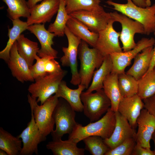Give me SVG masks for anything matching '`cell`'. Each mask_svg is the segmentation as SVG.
<instances>
[{
    "instance_id": "obj_1",
    "label": "cell",
    "mask_w": 155,
    "mask_h": 155,
    "mask_svg": "<svg viewBox=\"0 0 155 155\" xmlns=\"http://www.w3.org/2000/svg\"><path fill=\"white\" fill-rule=\"evenodd\" d=\"M116 123L115 112L110 107L102 117L95 122H90L85 126L78 123L69 134L68 139L78 144L91 136H99L103 139L109 138L113 132Z\"/></svg>"
},
{
    "instance_id": "obj_2",
    "label": "cell",
    "mask_w": 155,
    "mask_h": 155,
    "mask_svg": "<svg viewBox=\"0 0 155 155\" xmlns=\"http://www.w3.org/2000/svg\"><path fill=\"white\" fill-rule=\"evenodd\" d=\"M127 3L121 4L111 0L106 1L113 9L142 25L145 34L148 35L155 30V3L144 8L135 4L132 0H126Z\"/></svg>"
},
{
    "instance_id": "obj_3",
    "label": "cell",
    "mask_w": 155,
    "mask_h": 155,
    "mask_svg": "<svg viewBox=\"0 0 155 155\" xmlns=\"http://www.w3.org/2000/svg\"><path fill=\"white\" fill-rule=\"evenodd\" d=\"M88 44L82 40L78 49V55L80 62L79 71L80 84L86 89L89 87L96 69L102 65L105 57L96 48H90Z\"/></svg>"
},
{
    "instance_id": "obj_4",
    "label": "cell",
    "mask_w": 155,
    "mask_h": 155,
    "mask_svg": "<svg viewBox=\"0 0 155 155\" xmlns=\"http://www.w3.org/2000/svg\"><path fill=\"white\" fill-rule=\"evenodd\" d=\"M28 98L36 124L41 133L46 137L54 130L53 113L59 98L55 94L52 96L40 105L38 104L36 99L32 98L29 94Z\"/></svg>"
},
{
    "instance_id": "obj_5",
    "label": "cell",
    "mask_w": 155,
    "mask_h": 155,
    "mask_svg": "<svg viewBox=\"0 0 155 155\" xmlns=\"http://www.w3.org/2000/svg\"><path fill=\"white\" fill-rule=\"evenodd\" d=\"M67 71H61L39 77L35 82L29 85L28 90L33 98L37 99L38 103L42 104L57 91L59 84L66 75Z\"/></svg>"
},
{
    "instance_id": "obj_6",
    "label": "cell",
    "mask_w": 155,
    "mask_h": 155,
    "mask_svg": "<svg viewBox=\"0 0 155 155\" xmlns=\"http://www.w3.org/2000/svg\"><path fill=\"white\" fill-rule=\"evenodd\" d=\"M59 98L53 113L56 128L51 133L53 140L70 134L78 123L75 120V111L65 100Z\"/></svg>"
},
{
    "instance_id": "obj_7",
    "label": "cell",
    "mask_w": 155,
    "mask_h": 155,
    "mask_svg": "<svg viewBox=\"0 0 155 155\" xmlns=\"http://www.w3.org/2000/svg\"><path fill=\"white\" fill-rule=\"evenodd\" d=\"M96 91L94 93L88 94L83 91L80 96L84 114L90 122L99 119L111 105V101L103 89Z\"/></svg>"
},
{
    "instance_id": "obj_8",
    "label": "cell",
    "mask_w": 155,
    "mask_h": 155,
    "mask_svg": "<svg viewBox=\"0 0 155 155\" xmlns=\"http://www.w3.org/2000/svg\"><path fill=\"white\" fill-rule=\"evenodd\" d=\"M65 34L68 40V46L63 47L64 55L60 61L63 66L70 68L71 73V83L74 85H78L80 83V80L78 70L77 56L78 47L82 40L75 36L67 26Z\"/></svg>"
},
{
    "instance_id": "obj_9",
    "label": "cell",
    "mask_w": 155,
    "mask_h": 155,
    "mask_svg": "<svg viewBox=\"0 0 155 155\" xmlns=\"http://www.w3.org/2000/svg\"><path fill=\"white\" fill-rule=\"evenodd\" d=\"M110 13L115 22H119L121 25L122 30L119 38L122 43L123 51L132 49L136 44L134 40L135 34L137 33L144 34L143 26L140 22L122 13L117 11Z\"/></svg>"
},
{
    "instance_id": "obj_10",
    "label": "cell",
    "mask_w": 155,
    "mask_h": 155,
    "mask_svg": "<svg viewBox=\"0 0 155 155\" xmlns=\"http://www.w3.org/2000/svg\"><path fill=\"white\" fill-rule=\"evenodd\" d=\"M155 43V39L153 37L143 38L138 41L132 49L110 54L112 63L111 73L118 74L125 72V68L130 64L132 60L138 53L146 48L153 46Z\"/></svg>"
},
{
    "instance_id": "obj_11",
    "label": "cell",
    "mask_w": 155,
    "mask_h": 155,
    "mask_svg": "<svg viewBox=\"0 0 155 155\" xmlns=\"http://www.w3.org/2000/svg\"><path fill=\"white\" fill-rule=\"evenodd\" d=\"M31 119L26 127L17 136L20 138L23 146L20 155L38 154V146L46 139L40 132L31 111Z\"/></svg>"
},
{
    "instance_id": "obj_12",
    "label": "cell",
    "mask_w": 155,
    "mask_h": 155,
    "mask_svg": "<svg viewBox=\"0 0 155 155\" xmlns=\"http://www.w3.org/2000/svg\"><path fill=\"white\" fill-rule=\"evenodd\" d=\"M114 20L112 18L106 28L98 32L95 48L104 57L115 52L123 51L119 42L120 32H117L113 26Z\"/></svg>"
},
{
    "instance_id": "obj_13",
    "label": "cell",
    "mask_w": 155,
    "mask_h": 155,
    "mask_svg": "<svg viewBox=\"0 0 155 155\" xmlns=\"http://www.w3.org/2000/svg\"><path fill=\"white\" fill-rule=\"evenodd\" d=\"M69 15L83 23L90 31L98 33L106 28L112 18L111 13L106 12L104 9L80 10Z\"/></svg>"
},
{
    "instance_id": "obj_14",
    "label": "cell",
    "mask_w": 155,
    "mask_h": 155,
    "mask_svg": "<svg viewBox=\"0 0 155 155\" xmlns=\"http://www.w3.org/2000/svg\"><path fill=\"white\" fill-rule=\"evenodd\" d=\"M60 0H43L30 9V15L26 22L28 26L50 22L57 12Z\"/></svg>"
},
{
    "instance_id": "obj_15",
    "label": "cell",
    "mask_w": 155,
    "mask_h": 155,
    "mask_svg": "<svg viewBox=\"0 0 155 155\" xmlns=\"http://www.w3.org/2000/svg\"><path fill=\"white\" fill-rule=\"evenodd\" d=\"M116 123L113 132L111 136L104 139L106 144L110 149H112L128 138L135 137L136 133L127 119L118 111L115 112Z\"/></svg>"
},
{
    "instance_id": "obj_16",
    "label": "cell",
    "mask_w": 155,
    "mask_h": 155,
    "mask_svg": "<svg viewBox=\"0 0 155 155\" xmlns=\"http://www.w3.org/2000/svg\"><path fill=\"white\" fill-rule=\"evenodd\" d=\"M7 63L12 75L19 82L24 83L34 81L29 65L18 53L16 41L11 49L9 59Z\"/></svg>"
},
{
    "instance_id": "obj_17",
    "label": "cell",
    "mask_w": 155,
    "mask_h": 155,
    "mask_svg": "<svg viewBox=\"0 0 155 155\" xmlns=\"http://www.w3.org/2000/svg\"><path fill=\"white\" fill-rule=\"evenodd\" d=\"M28 30L34 34L38 40L41 45L38 56L40 57H49L54 59L57 58L58 52L53 49V38L56 36L46 30L44 24H36L28 26Z\"/></svg>"
},
{
    "instance_id": "obj_18",
    "label": "cell",
    "mask_w": 155,
    "mask_h": 155,
    "mask_svg": "<svg viewBox=\"0 0 155 155\" xmlns=\"http://www.w3.org/2000/svg\"><path fill=\"white\" fill-rule=\"evenodd\" d=\"M136 133V143L144 148H150V141L155 131V117L146 109H143L138 118Z\"/></svg>"
},
{
    "instance_id": "obj_19",
    "label": "cell",
    "mask_w": 155,
    "mask_h": 155,
    "mask_svg": "<svg viewBox=\"0 0 155 155\" xmlns=\"http://www.w3.org/2000/svg\"><path fill=\"white\" fill-rule=\"evenodd\" d=\"M144 108L142 99L136 94L122 98L119 103L117 111L127 119L131 127L135 129L137 125V119Z\"/></svg>"
},
{
    "instance_id": "obj_20",
    "label": "cell",
    "mask_w": 155,
    "mask_h": 155,
    "mask_svg": "<svg viewBox=\"0 0 155 155\" xmlns=\"http://www.w3.org/2000/svg\"><path fill=\"white\" fill-rule=\"evenodd\" d=\"M85 88L84 85L80 84L77 89H71L67 86L66 82L62 80L55 94L58 98L65 100L75 111L82 112L83 111V106L80 96Z\"/></svg>"
},
{
    "instance_id": "obj_21",
    "label": "cell",
    "mask_w": 155,
    "mask_h": 155,
    "mask_svg": "<svg viewBox=\"0 0 155 155\" xmlns=\"http://www.w3.org/2000/svg\"><path fill=\"white\" fill-rule=\"evenodd\" d=\"M153 53V46L143 49L134 58L133 64L126 72L137 80L144 76L148 71Z\"/></svg>"
},
{
    "instance_id": "obj_22",
    "label": "cell",
    "mask_w": 155,
    "mask_h": 155,
    "mask_svg": "<svg viewBox=\"0 0 155 155\" xmlns=\"http://www.w3.org/2000/svg\"><path fill=\"white\" fill-rule=\"evenodd\" d=\"M67 26L75 36L93 48L96 47L98 33L90 31L83 23L72 17L67 21Z\"/></svg>"
},
{
    "instance_id": "obj_23",
    "label": "cell",
    "mask_w": 155,
    "mask_h": 155,
    "mask_svg": "<svg viewBox=\"0 0 155 155\" xmlns=\"http://www.w3.org/2000/svg\"><path fill=\"white\" fill-rule=\"evenodd\" d=\"M77 144L69 139L63 141L61 139L53 140L46 145L54 155H84L85 149L79 148Z\"/></svg>"
},
{
    "instance_id": "obj_24",
    "label": "cell",
    "mask_w": 155,
    "mask_h": 155,
    "mask_svg": "<svg viewBox=\"0 0 155 155\" xmlns=\"http://www.w3.org/2000/svg\"><path fill=\"white\" fill-rule=\"evenodd\" d=\"M102 89L111 102V108L117 111L119 103L122 98L118 84V74L111 73L105 80Z\"/></svg>"
},
{
    "instance_id": "obj_25",
    "label": "cell",
    "mask_w": 155,
    "mask_h": 155,
    "mask_svg": "<svg viewBox=\"0 0 155 155\" xmlns=\"http://www.w3.org/2000/svg\"><path fill=\"white\" fill-rule=\"evenodd\" d=\"M112 67V63L110 55L105 56L101 66L94 71L91 83L84 92L88 94L102 89L104 82L111 73Z\"/></svg>"
},
{
    "instance_id": "obj_26",
    "label": "cell",
    "mask_w": 155,
    "mask_h": 155,
    "mask_svg": "<svg viewBox=\"0 0 155 155\" xmlns=\"http://www.w3.org/2000/svg\"><path fill=\"white\" fill-rule=\"evenodd\" d=\"M16 42L19 54L30 67L33 65L39 49L38 43L30 40L25 37L23 34L20 35Z\"/></svg>"
},
{
    "instance_id": "obj_27",
    "label": "cell",
    "mask_w": 155,
    "mask_h": 155,
    "mask_svg": "<svg viewBox=\"0 0 155 155\" xmlns=\"http://www.w3.org/2000/svg\"><path fill=\"white\" fill-rule=\"evenodd\" d=\"M13 27L8 28V36L9 40L5 48L0 52V58L7 63L10 55L11 49L22 32L27 30L28 26L26 22L23 21L19 18L11 20Z\"/></svg>"
},
{
    "instance_id": "obj_28",
    "label": "cell",
    "mask_w": 155,
    "mask_h": 155,
    "mask_svg": "<svg viewBox=\"0 0 155 155\" xmlns=\"http://www.w3.org/2000/svg\"><path fill=\"white\" fill-rule=\"evenodd\" d=\"M22 141L17 136L15 137L0 127V149L5 152L8 155H20L22 150Z\"/></svg>"
},
{
    "instance_id": "obj_29",
    "label": "cell",
    "mask_w": 155,
    "mask_h": 155,
    "mask_svg": "<svg viewBox=\"0 0 155 155\" xmlns=\"http://www.w3.org/2000/svg\"><path fill=\"white\" fill-rule=\"evenodd\" d=\"M56 19L53 23L49 26L48 30L54 33L56 36L62 37L64 35L67 23L71 17L65 9V5L64 0H60L59 9Z\"/></svg>"
},
{
    "instance_id": "obj_30",
    "label": "cell",
    "mask_w": 155,
    "mask_h": 155,
    "mask_svg": "<svg viewBox=\"0 0 155 155\" xmlns=\"http://www.w3.org/2000/svg\"><path fill=\"white\" fill-rule=\"evenodd\" d=\"M7 5L8 15L11 20L23 17L28 18L30 15V9L26 0H2Z\"/></svg>"
},
{
    "instance_id": "obj_31",
    "label": "cell",
    "mask_w": 155,
    "mask_h": 155,
    "mask_svg": "<svg viewBox=\"0 0 155 155\" xmlns=\"http://www.w3.org/2000/svg\"><path fill=\"white\" fill-rule=\"evenodd\" d=\"M137 81V94L142 100L155 94V71L154 69L147 72Z\"/></svg>"
},
{
    "instance_id": "obj_32",
    "label": "cell",
    "mask_w": 155,
    "mask_h": 155,
    "mask_svg": "<svg viewBox=\"0 0 155 155\" xmlns=\"http://www.w3.org/2000/svg\"><path fill=\"white\" fill-rule=\"evenodd\" d=\"M118 84L122 98L129 97L137 94L138 81L125 72L118 74Z\"/></svg>"
},
{
    "instance_id": "obj_33",
    "label": "cell",
    "mask_w": 155,
    "mask_h": 155,
    "mask_svg": "<svg viewBox=\"0 0 155 155\" xmlns=\"http://www.w3.org/2000/svg\"><path fill=\"white\" fill-rule=\"evenodd\" d=\"M67 13H71L80 10L89 11L104 9L100 5L101 0H64Z\"/></svg>"
},
{
    "instance_id": "obj_34",
    "label": "cell",
    "mask_w": 155,
    "mask_h": 155,
    "mask_svg": "<svg viewBox=\"0 0 155 155\" xmlns=\"http://www.w3.org/2000/svg\"><path fill=\"white\" fill-rule=\"evenodd\" d=\"M82 140L85 144V150L92 155H105L110 150L104 139L99 136H89Z\"/></svg>"
},
{
    "instance_id": "obj_35",
    "label": "cell",
    "mask_w": 155,
    "mask_h": 155,
    "mask_svg": "<svg viewBox=\"0 0 155 155\" xmlns=\"http://www.w3.org/2000/svg\"><path fill=\"white\" fill-rule=\"evenodd\" d=\"M136 144L135 138H128L115 148L110 149L105 155H131Z\"/></svg>"
},
{
    "instance_id": "obj_36",
    "label": "cell",
    "mask_w": 155,
    "mask_h": 155,
    "mask_svg": "<svg viewBox=\"0 0 155 155\" xmlns=\"http://www.w3.org/2000/svg\"><path fill=\"white\" fill-rule=\"evenodd\" d=\"M51 58L52 57H40L38 55H36L35 58L36 63L30 67L32 75L34 80L47 74L45 70V63L48 59Z\"/></svg>"
},
{
    "instance_id": "obj_37",
    "label": "cell",
    "mask_w": 155,
    "mask_h": 155,
    "mask_svg": "<svg viewBox=\"0 0 155 155\" xmlns=\"http://www.w3.org/2000/svg\"><path fill=\"white\" fill-rule=\"evenodd\" d=\"M54 58L48 59L45 63V70L47 73H52L62 70L59 63Z\"/></svg>"
},
{
    "instance_id": "obj_38",
    "label": "cell",
    "mask_w": 155,
    "mask_h": 155,
    "mask_svg": "<svg viewBox=\"0 0 155 155\" xmlns=\"http://www.w3.org/2000/svg\"><path fill=\"white\" fill-rule=\"evenodd\" d=\"M143 100L144 108L155 117V94Z\"/></svg>"
},
{
    "instance_id": "obj_39",
    "label": "cell",
    "mask_w": 155,
    "mask_h": 155,
    "mask_svg": "<svg viewBox=\"0 0 155 155\" xmlns=\"http://www.w3.org/2000/svg\"><path fill=\"white\" fill-rule=\"evenodd\" d=\"M131 155H155V152L154 151L151 150L150 148L143 147L136 143Z\"/></svg>"
},
{
    "instance_id": "obj_40",
    "label": "cell",
    "mask_w": 155,
    "mask_h": 155,
    "mask_svg": "<svg viewBox=\"0 0 155 155\" xmlns=\"http://www.w3.org/2000/svg\"><path fill=\"white\" fill-rule=\"evenodd\" d=\"M137 5L142 7H146L151 5L150 0H132Z\"/></svg>"
},
{
    "instance_id": "obj_41",
    "label": "cell",
    "mask_w": 155,
    "mask_h": 155,
    "mask_svg": "<svg viewBox=\"0 0 155 155\" xmlns=\"http://www.w3.org/2000/svg\"><path fill=\"white\" fill-rule=\"evenodd\" d=\"M153 33L154 35L155 36V30ZM154 45V47H153V56L149 69L147 72L153 70L155 65V43Z\"/></svg>"
},
{
    "instance_id": "obj_42",
    "label": "cell",
    "mask_w": 155,
    "mask_h": 155,
    "mask_svg": "<svg viewBox=\"0 0 155 155\" xmlns=\"http://www.w3.org/2000/svg\"><path fill=\"white\" fill-rule=\"evenodd\" d=\"M43 0H28L27 3L30 9L31 8L37 3L40 1H42Z\"/></svg>"
},
{
    "instance_id": "obj_43",
    "label": "cell",
    "mask_w": 155,
    "mask_h": 155,
    "mask_svg": "<svg viewBox=\"0 0 155 155\" xmlns=\"http://www.w3.org/2000/svg\"><path fill=\"white\" fill-rule=\"evenodd\" d=\"M0 155H8L7 153L5 151L0 149Z\"/></svg>"
},
{
    "instance_id": "obj_44",
    "label": "cell",
    "mask_w": 155,
    "mask_h": 155,
    "mask_svg": "<svg viewBox=\"0 0 155 155\" xmlns=\"http://www.w3.org/2000/svg\"><path fill=\"white\" fill-rule=\"evenodd\" d=\"M152 139L154 143V146H155V149L154 151L155 152V131L153 133V134L152 136Z\"/></svg>"
},
{
    "instance_id": "obj_45",
    "label": "cell",
    "mask_w": 155,
    "mask_h": 155,
    "mask_svg": "<svg viewBox=\"0 0 155 155\" xmlns=\"http://www.w3.org/2000/svg\"><path fill=\"white\" fill-rule=\"evenodd\" d=\"M153 69L155 71V65Z\"/></svg>"
}]
</instances>
